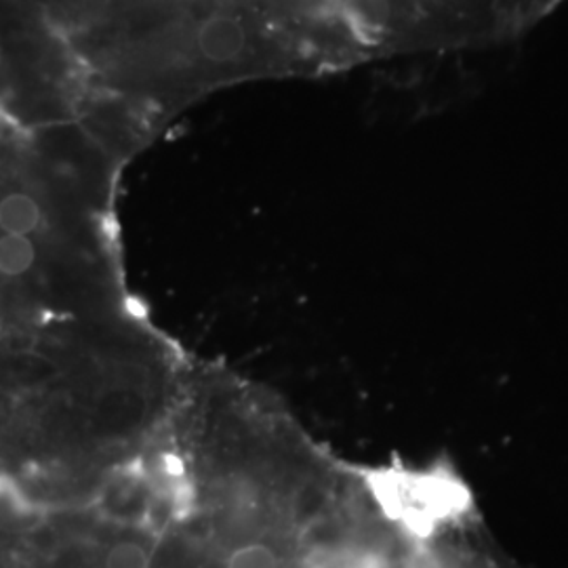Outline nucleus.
<instances>
[{"label":"nucleus","mask_w":568,"mask_h":568,"mask_svg":"<svg viewBox=\"0 0 568 568\" xmlns=\"http://www.w3.org/2000/svg\"><path fill=\"white\" fill-rule=\"evenodd\" d=\"M366 493L410 546L453 539L471 525L476 504L464 476L450 464L371 469Z\"/></svg>","instance_id":"1"},{"label":"nucleus","mask_w":568,"mask_h":568,"mask_svg":"<svg viewBox=\"0 0 568 568\" xmlns=\"http://www.w3.org/2000/svg\"><path fill=\"white\" fill-rule=\"evenodd\" d=\"M199 49L204 58L213 63H230L239 60L244 51L243 23L230 16H215L204 21L199 28Z\"/></svg>","instance_id":"2"},{"label":"nucleus","mask_w":568,"mask_h":568,"mask_svg":"<svg viewBox=\"0 0 568 568\" xmlns=\"http://www.w3.org/2000/svg\"><path fill=\"white\" fill-rule=\"evenodd\" d=\"M342 16L363 39L377 37L392 18L389 0H342Z\"/></svg>","instance_id":"3"},{"label":"nucleus","mask_w":568,"mask_h":568,"mask_svg":"<svg viewBox=\"0 0 568 568\" xmlns=\"http://www.w3.org/2000/svg\"><path fill=\"white\" fill-rule=\"evenodd\" d=\"M41 224V209L28 194H9L0 201V230L4 234L28 236Z\"/></svg>","instance_id":"4"},{"label":"nucleus","mask_w":568,"mask_h":568,"mask_svg":"<svg viewBox=\"0 0 568 568\" xmlns=\"http://www.w3.org/2000/svg\"><path fill=\"white\" fill-rule=\"evenodd\" d=\"M432 568H506L493 556L464 546L462 541L445 539L432 546Z\"/></svg>","instance_id":"5"},{"label":"nucleus","mask_w":568,"mask_h":568,"mask_svg":"<svg viewBox=\"0 0 568 568\" xmlns=\"http://www.w3.org/2000/svg\"><path fill=\"white\" fill-rule=\"evenodd\" d=\"M37 262V248L28 236L4 234L0 239V272L4 276H21Z\"/></svg>","instance_id":"6"},{"label":"nucleus","mask_w":568,"mask_h":568,"mask_svg":"<svg viewBox=\"0 0 568 568\" xmlns=\"http://www.w3.org/2000/svg\"><path fill=\"white\" fill-rule=\"evenodd\" d=\"M225 568H281V558L265 544H246L227 556Z\"/></svg>","instance_id":"7"},{"label":"nucleus","mask_w":568,"mask_h":568,"mask_svg":"<svg viewBox=\"0 0 568 568\" xmlns=\"http://www.w3.org/2000/svg\"><path fill=\"white\" fill-rule=\"evenodd\" d=\"M150 551L138 541H119L105 554L103 568H150Z\"/></svg>","instance_id":"8"},{"label":"nucleus","mask_w":568,"mask_h":568,"mask_svg":"<svg viewBox=\"0 0 568 568\" xmlns=\"http://www.w3.org/2000/svg\"><path fill=\"white\" fill-rule=\"evenodd\" d=\"M2 60H4V53H2V44H0V68H2Z\"/></svg>","instance_id":"9"}]
</instances>
